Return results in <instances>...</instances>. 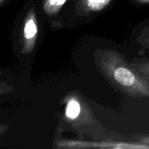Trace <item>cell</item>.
<instances>
[{"instance_id": "obj_1", "label": "cell", "mask_w": 149, "mask_h": 149, "mask_svg": "<svg viewBox=\"0 0 149 149\" xmlns=\"http://www.w3.org/2000/svg\"><path fill=\"white\" fill-rule=\"evenodd\" d=\"M95 61L103 77L121 92L131 97H149V81L125 55L113 49H97Z\"/></svg>"}, {"instance_id": "obj_2", "label": "cell", "mask_w": 149, "mask_h": 149, "mask_svg": "<svg viewBox=\"0 0 149 149\" xmlns=\"http://www.w3.org/2000/svg\"><path fill=\"white\" fill-rule=\"evenodd\" d=\"M38 36V23L33 8H30L26 15L22 31V52L26 55L31 53L36 47Z\"/></svg>"}, {"instance_id": "obj_3", "label": "cell", "mask_w": 149, "mask_h": 149, "mask_svg": "<svg viewBox=\"0 0 149 149\" xmlns=\"http://www.w3.org/2000/svg\"><path fill=\"white\" fill-rule=\"evenodd\" d=\"M58 146L61 148H149V145L132 144L127 143H85L79 141L60 142Z\"/></svg>"}, {"instance_id": "obj_4", "label": "cell", "mask_w": 149, "mask_h": 149, "mask_svg": "<svg viewBox=\"0 0 149 149\" xmlns=\"http://www.w3.org/2000/svg\"><path fill=\"white\" fill-rule=\"evenodd\" d=\"M87 113V106L84 103H81V100L75 95H71L65 99V119L74 126L81 125L80 116L87 117V115H83Z\"/></svg>"}, {"instance_id": "obj_5", "label": "cell", "mask_w": 149, "mask_h": 149, "mask_svg": "<svg viewBox=\"0 0 149 149\" xmlns=\"http://www.w3.org/2000/svg\"><path fill=\"white\" fill-rule=\"evenodd\" d=\"M112 0H78L77 10L82 13H97L104 10Z\"/></svg>"}, {"instance_id": "obj_6", "label": "cell", "mask_w": 149, "mask_h": 149, "mask_svg": "<svg viewBox=\"0 0 149 149\" xmlns=\"http://www.w3.org/2000/svg\"><path fill=\"white\" fill-rule=\"evenodd\" d=\"M66 1L67 0H44V12L47 15H55L61 11Z\"/></svg>"}, {"instance_id": "obj_7", "label": "cell", "mask_w": 149, "mask_h": 149, "mask_svg": "<svg viewBox=\"0 0 149 149\" xmlns=\"http://www.w3.org/2000/svg\"><path fill=\"white\" fill-rule=\"evenodd\" d=\"M130 64L149 81V58H136Z\"/></svg>"}, {"instance_id": "obj_8", "label": "cell", "mask_w": 149, "mask_h": 149, "mask_svg": "<svg viewBox=\"0 0 149 149\" xmlns=\"http://www.w3.org/2000/svg\"><path fill=\"white\" fill-rule=\"evenodd\" d=\"M137 41L143 47L149 49V26L142 29L139 36H138Z\"/></svg>"}, {"instance_id": "obj_9", "label": "cell", "mask_w": 149, "mask_h": 149, "mask_svg": "<svg viewBox=\"0 0 149 149\" xmlns=\"http://www.w3.org/2000/svg\"><path fill=\"white\" fill-rule=\"evenodd\" d=\"M134 2L138 4H141V5H144V4H149V0H133Z\"/></svg>"}, {"instance_id": "obj_10", "label": "cell", "mask_w": 149, "mask_h": 149, "mask_svg": "<svg viewBox=\"0 0 149 149\" xmlns=\"http://www.w3.org/2000/svg\"><path fill=\"white\" fill-rule=\"evenodd\" d=\"M143 142L144 143H146L147 144V145H148L149 144V138H146V139H145L143 141Z\"/></svg>"}, {"instance_id": "obj_11", "label": "cell", "mask_w": 149, "mask_h": 149, "mask_svg": "<svg viewBox=\"0 0 149 149\" xmlns=\"http://www.w3.org/2000/svg\"><path fill=\"white\" fill-rule=\"evenodd\" d=\"M5 1L6 0H0V4H1V6L3 5V4H4Z\"/></svg>"}]
</instances>
